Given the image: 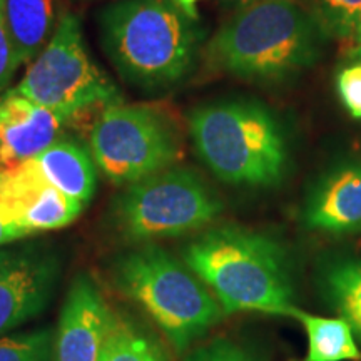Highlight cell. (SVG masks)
Listing matches in <instances>:
<instances>
[{
	"label": "cell",
	"mask_w": 361,
	"mask_h": 361,
	"mask_svg": "<svg viewBox=\"0 0 361 361\" xmlns=\"http://www.w3.org/2000/svg\"><path fill=\"white\" fill-rule=\"evenodd\" d=\"M197 22L176 0H119L101 12L99 30L126 82L161 90L191 74L202 40Z\"/></svg>",
	"instance_id": "1"
},
{
	"label": "cell",
	"mask_w": 361,
	"mask_h": 361,
	"mask_svg": "<svg viewBox=\"0 0 361 361\" xmlns=\"http://www.w3.org/2000/svg\"><path fill=\"white\" fill-rule=\"evenodd\" d=\"M183 259L213 293L223 313L293 316L298 310L284 250L264 234L219 226L189 243Z\"/></svg>",
	"instance_id": "2"
},
{
	"label": "cell",
	"mask_w": 361,
	"mask_h": 361,
	"mask_svg": "<svg viewBox=\"0 0 361 361\" xmlns=\"http://www.w3.org/2000/svg\"><path fill=\"white\" fill-rule=\"evenodd\" d=\"M323 29L295 0L239 7L206 47L207 66L252 82L283 80L316 61Z\"/></svg>",
	"instance_id": "3"
},
{
	"label": "cell",
	"mask_w": 361,
	"mask_h": 361,
	"mask_svg": "<svg viewBox=\"0 0 361 361\" xmlns=\"http://www.w3.org/2000/svg\"><path fill=\"white\" fill-rule=\"evenodd\" d=\"M197 156L223 183L273 188L286 174V133L268 106L252 99H223L189 114Z\"/></svg>",
	"instance_id": "4"
},
{
	"label": "cell",
	"mask_w": 361,
	"mask_h": 361,
	"mask_svg": "<svg viewBox=\"0 0 361 361\" xmlns=\"http://www.w3.org/2000/svg\"><path fill=\"white\" fill-rule=\"evenodd\" d=\"M116 283L184 351L223 316L213 293L186 264L157 245L128 252L116 266Z\"/></svg>",
	"instance_id": "5"
},
{
	"label": "cell",
	"mask_w": 361,
	"mask_h": 361,
	"mask_svg": "<svg viewBox=\"0 0 361 361\" xmlns=\"http://www.w3.org/2000/svg\"><path fill=\"white\" fill-rule=\"evenodd\" d=\"M223 204L196 171L171 166L129 184L114 202L116 226L133 241H154L200 231Z\"/></svg>",
	"instance_id": "6"
},
{
	"label": "cell",
	"mask_w": 361,
	"mask_h": 361,
	"mask_svg": "<svg viewBox=\"0 0 361 361\" xmlns=\"http://www.w3.org/2000/svg\"><path fill=\"white\" fill-rule=\"evenodd\" d=\"M13 89L71 117L90 107L123 102L117 85L89 56L82 27L72 13L59 17L51 40Z\"/></svg>",
	"instance_id": "7"
},
{
	"label": "cell",
	"mask_w": 361,
	"mask_h": 361,
	"mask_svg": "<svg viewBox=\"0 0 361 361\" xmlns=\"http://www.w3.org/2000/svg\"><path fill=\"white\" fill-rule=\"evenodd\" d=\"M90 154L111 183L129 186L174 166L180 142L162 112L117 102L104 107L90 129Z\"/></svg>",
	"instance_id": "8"
},
{
	"label": "cell",
	"mask_w": 361,
	"mask_h": 361,
	"mask_svg": "<svg viewBox=\"0 0 361 361\" xmlns=\"http://www.w3.org/2000/svg\"><path fill=\"white\" fill-rule=\"evenodd\" d=\"M82 209L49 183L35 159L0 171V219L17 239L66 228Z\"/></svg>",
	"instance_id": "9"
},
{
	"label": "cell",
	"mask_w": 361,
	"mask_h": 361,
	"mask_svg": "<svg viewBox=\"0 0 361 361\" xmlns=\"http://www.w3.org/2000/svg\"><path fill=\"white\" fill-rule=\"evenodd\" d=\"M116 316L96 283L79 274L71 284L59 316L52 361H102Z\"/></svg>",
	"instance_id": "10"
},
{
	"label": "cell",
	"mask_w": 361,
	"mask_h": 361,
	"mask_svg": "<svg viewBox=\"0 0 361 361\" xmlns=\"http://www.w3.org/2000/svg\"><path fill=\"white\" fill-rule=\"evenodd\" d=\"M56 279L57 263L47 252H0V336L45 308Z\"/></svg>",
	"instance_id": "11"
},
{
	"label": "cell",
	"mask_w": 361,
	"mask_h": 361,
	"mask_svg": "<svg viewBox=\"0 0 361 361\" xmlns=\"http://www.w3.org/2000/svg\"><path fill=\"white\" fill-rule=\"evenodd\" d=\"M72 119L30 101L16 89L0 96V171L34 159L57 141Z\"/></svg>",
	"instance_id": "12"
},
{
	"label": "cell",
	"mask_w": 361,
	"mask_h": 361,
	"mask_svg": "<svg viewBox=\"0 0 361 361\" xmlns=\"http://www.w3.org/2000/svg\"><path fill=\"white\" fill-rule=\"evenodd\" d=\"M303 223L328 234L361 231V159L338 164L314 184L306 197Z\"/></svg>",
	"instance_id": "13"
},
{
	"label": "cell",
	"mask_w": 361,
	"mask_h": 361,
	"mask_svg": "<svg viewBox=\"0 0 361 361\" xmlns=\"http://www.w3.org/2000/svg\"><path fill=\"white\" fill-rule=\"evenodd\" d=\"M34 159L54 188L79 204H89L97 188V166L87 149L59 137Z\"/></svg>",
	"instance_id": "14"
},
{
	"label": "cell",
	"mask_w": 361,
	"mask_h": 361,
	"mask_svg": "<svg viewBox=\"0 0 361 361\" xmlns=\"http://www.w3.org/2000/svg\"><path fill=\"white\" fill-rule=\"evenodd\" d=\"M17 67L30 64L57 27V0H6Z\"/></svg>",
	"instance_id": "15"
},
{
	"label": "cell",
	"mask_w": 361,
	"mask_h": 361,
	"mask_svg": "<svg viewBox=\"0 0 361 361\" xmlns=\"http://www.w3.org/2000/svg\"><path fill=\"white\" fill-rule=\"evenodd\" d=\"M293 318L303 324L308 335V355L305 361H356L361 358L353 329L341 316L326 318L296 310Z\"/></svg>",
	"instance_id": "16"
},
{
	"label": "cell",
	"mask_w": 361,
	"mask_h": 361,
	"mask_svg": "<svg viewBox=\"0 0 361 361\" xmlns=\"http://www.w3.org/2000/svg\"><path fill=\"white\" fill-rule=\"evenodd\" d=\"M323 293L361 340V259L340 258L324 266Z\"/></svg>",
	"instance_id": "17"
},
{
	"label": "cell",
	"mask_w": 361,
	"mask_h": 361,
	"mask_svg": "<svg viewBox=\"0 0 361 361\" xmlns=\"http://www.w3.org/2000/svg\"><path fill=\"white\" fill-rule=\"evenodd\" d=\"M102 361H169L154 338L128 319L116 316L109 345Z\"/></svg>",
	"instance_id": "18"
},
{
	"label": "cell",
	"mask_w": 361,
	"mask_h": 361,
	"mask_svg": "<svg viewBox=\"0 0 361 361\" xmlns=\"http://www.w3.org/2000/svg\"><path fill=\"white\" fill-rule=\"evenodd\" d=\"M311 16L326 32L338 39L361 42V0H308Z\"/></svg>",
	"instance_id": "19"
},
{
	"label": "cell",
	"mask_w": 361,
	"mask_h": 361,
	"mask_svg": "<svg viewBox=\"0 0 361 361\" xmlns=\"http://www.w3.org/2000/svg\"><path fill=\"white\" fill-rule=\"evenodd\" d=\"M52 340L49 329L0 336V361H52Z\"/></svg>",
	"instance_id": "20"
},
{
	"label": "cell",
	"mask_w": 361,
	"mask_h": 361,
	"mask_svg": "<svg viewBox=\"0 0 361 361\" xmlns=\"http://www.w3.org/2000/svg\"><path fill=\"white\" fill-rule=\"evenodd\" d=\"M336 90L350 116L361 121V62L340 71L336 75Z\"/></svg>",
	"instance_id": "21"
},
{
	"label": "cell",
	"mask_w": 361,
	"mask_h": 361,
	"mask_svg": "<svg viewBox=\"0 0 361 361\" xmlns=\"http://www.w3.org/2000/svg\"><path fill=\"white\" fill-rule=\"evenodd\" d=\"M184 361H252L241 346L229 340H214L194 350Z\"/></svg>",
	"instance_id": "22"
},
{
	"label": "cell",
	"mask_w": 361,
	"mask_h": 361,
	"mask_svg": "<svg viewBox=\"0 0 361 361\" xmlns=\"http://www.w3.org/2000/svg\"><path fill=\"white\" fill-rule=\"evenodd\" d=\"M17 69L19 67H17L11 30H8L6 0H0V92L7 87Z\"/></svg>",
	"instance_id": "23"
},
{
	"label": "cell",
	"mask_w": 361,
	"mask_h": 361,
	"mask_svg": "<svg viewBox=\"0 0 361 361\" xmlns=\"http://www.w3.org/2000/svg\"><path fill=\"white\" fill-rule=\"evenodd\" d=\"M176 2L179 4L184 12L194 17V19H200V16H197V11H196V4L200 2V0H176Z\"/></svg>",
	"instance_id": "24"
},
{
	"label": "cell",
	"mask_w": 361,
	"mask_h": 361,
	"mask_svg": "<svg viewBox=\"0 0 361 361\" xmlns=\"http://www.w3.org/2000/svg\"><path fill=\"white\" fill-rule=\"evenodd\" d=\"M12 241H17L16 234H13L11 229L2 223V219H0V246L7 245V243H12Z\"/></svg>",
	"instance_id": "25"
},
{
	"label": "cell",
	"mask_w": 361,
	"mask_h": 361,
	"mask_svg": "<svg viewBox=\"0 0 361 361\" xmlns=\"http://www.w3.org/2000/svg\"><path fill=\"white\" fill-rule=\"evenodd\" d=\"M223 2H226V4H231V6L243 7V6H247V4L258 2V0H223Z\"/></svg>",
	"instance_id": "26"
},
{
	"label": "cell",
	"mask_w": 361,
	"mask_h": 361,
	"mask_svg": "<svg viewBox=\"0 0 361 361\" xmlns=\"http://www.w3.org/2000/svg\"><path fill=\"white\" fill-rule=\"evenodd\" d=\"M358 52H360V56H361V47H360V51H358Z\"/></svg>",
	"instance_id": "27"
}]
</instances>
